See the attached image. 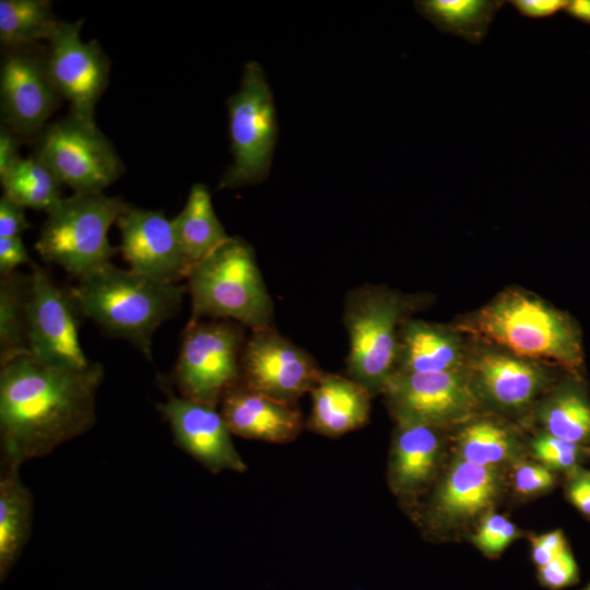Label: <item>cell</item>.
<instances>
[{
	"label": "cell",
	"mask_w": 590,
	"mask_h": 590,
	"mask_svg": "<svg viewBox=\"0 0 590 590\" xmlns=\"http://www.w3.org/2000/svg\"><path fill=\"white\" fill-rule=\"evenodd\" d=\"M101 363L79 369L45 366L21 355L0 370L1 462L22 465L50 455L96 422Z\"/></svg>",
	"instance_id": "cell-1"
},
{
	"label": "cell",
	"mask_w": 590,
	"mask_h": 590,
	"mask_svg": "<svg viewBox=\"0 0 590 590\" xmlns=\"http://www.w3.org/2000/svg\"><path fill=\"white\" fill-rule=\"evenodd\" d=\"M456 329L481 343L580 378L583 350L576 322L532 293L507 288L460 320Z\"/></svg>",
	"instance_id": "cell-2"
},
{
	"label": "cell",
	"mask_w": 590,
	"mask_h": 590,
	"mask_svg": "<svg viewBox=\"0 0 590 590\" xmlns=\"http://www.w3.org/2000/svg\"><path fill=\"white\" fill-rule=\"evenodd\" d=\"M70 290L83 317L107 334L128 340L149 359L155 331L178 312L185 293L178 283L160 282L111 262Z\"/></svg>",
	"instance_id": "cell-3"
},
{
	"label": "cell",
	"mask_w": 590,
	"mask_h": 590,
	"mask_svg": "<svg viewBox=\"0 0 590 590\" xmlns=\"http://www.w3.org/2000/svg\"><path fill=\"white\" fill-rule=\"evenodd\" d=\"M190 320H235L252 331L271 327L273 304L255 253L240 237H232L187 276Z\"/></svg>",
	"instance_id": "cell-4"
},
{
	"label": "cell",
	"mask_w": 590,
	"mask_h": 590,
	"mask_svg": "<svg viewBox=\"0 0 590 590\" xmlns=\"http://www.w3.org/2000/svg\"><path fill=\"white\" fill-rule=\"evenodd\" d=\"M129 206L122 198L103 192L62 197L46 212L35 249L44 261L79 280L110 262L117 248L107 234Z\"/></svg>",
	"instance_id": "cell-5"
},
{
	"label": "cell",
	"mask_w": 590,
	"mask_h": 590,
	"mask_svg": "<svg viewBox=\"0 0 590 590\" xmlns=\"http://www.w3.org/2000/svg\"><path fill=\"white\" fill-rule=\"evenodd\" d=\"M414 304L402 294L378 286L359 287L346 297L349 375L371 396L382 392L396 370L400 328Z\"/></svg>",
	"instance_id": "cell-6"
},
{
	"label": "cell",
	"mask_w": 590,
	"mask_h": 590,
	"mask_svg": "<svg viewBox=\"0 0 590 590\" xmlns=\"http://www.w3.org/2000/svg\"><path fill=\"white\" fill-rule=\"evenodd\" d=\"M226 104L233 163L219 189L256 185L269 174L278 139L273 96L258 62L245 64L239 90Z\"/></svg>",
	"instance_id": "cell-7"
},
{
	"label": "cell",
	"mask_w": 590,
	"mask_h": 590,
	"mask_svg": "<svg viewBox=\"0 0 590 590\" xmlns=\"http://www.w3.org/2000/svg\"><path fill=\"white\" fill-rule=\"evenodd\" d=\"M33 154L74 193H101L125 172L117 151L95 121L71 113L45 127Z\"/></svg>",
	"instance_id": "cell-8"
},
{
	"label": "cell",
	"mask_w": 590,
	"mask_h": 590,
	"mask_svg": "<svg viewBox=\"0 0 590 590\" xmlns=\"http://www.w3.org/2000/svg\"><path fill=\"white\" fill-rule=\"evenodd\" d=\"M244 344L241 328L231 320H190L174 368L180 396L216 406L241 381Z\"/></svg>",
	"instance_id": "cell-9"
},
{
	"label": "cell",
	"mask_w": 590,
	"mask_h": 590,
	"mask_svg": "<svg viewBox=\"0 0 590 590\" xmlns=\"http://www.w3.org/2000/svg\"><path fill=\"white\" fill-rule=\"evenodd\" d=\"M382 393L396 421H412L445 430L460 426L482 406L467 373H393Z\"/></svg>",
	"instance_id": "cell-10"
},
{
	"label": "cell",
	"mask_w": 590,
	"mask_h": 590,
	"mask_svg": "<svg viewBox=\"0 0 590 590\" xmlns=\"http://www.w3.org/2000/svg\"><path fill=\"white\" fill-rule=\"evenodd\" d=\"M28 303V352L39 364L79 369L91 364L79 339L83 317L71 290L58 285L33 263Z\"/></svg>",
	"instance_id": "cell-11"
},
{
	"label": "cell",
	"mask_w": 590,
	"mask_h": 590,
	"mask_svg": "<svg viewBox=\"0 0 590 590\" xmlns=\"http://www.w3.org/2000/svg\"><path fill=\"white\" fill-rule=\"evenodd\" d=\"M7 49L0 67L2 126L22 139L36 138L62 99L50 78L47 49Z\"/></svg>",
	"instance_id": "cell-12"
},
{
	"label": "cell",
	"mask_w": 590,
	"mask_h": 590,
	"mask_svg": "<svg viewBox=\"0 0 590 590\" xmlns=\"http://www.w3.org/2000/svg\"><path fill=\"white\" fill-rule=\"evenodd\" d=\"M241 382L278 402L294 405L323 374L314 358L273 328L253 330L245 342Z\"/></svg>",
	"instance_id": "cell-13"
},
{
	"label": "cell",
	"mask_w": 590,
	"mask_h": 590,
	"mask_svg": "<svg viewBox=\"0 0 590 590\" xmlns=\"http://www.w3.org/2000/svg\"><path fill=\"white\" fill-rule=\"evenodd\" d=\"M84 20L60 22L48 42L47 66L60 97L74 116L94 121L97 102L109 80L110 61L96 40L84 43Z\"/></svg>",
	"instance_id": "cell-14"
},
{
	"label": "cell",
	"mask_w": 590,
	"mask_h": 590,
	"mask_svg": "<svg viewBox=\"0 0 590 590\" xmlns=\"http://www.w3.org/2000/svg\"><path fill=\"white\" fill-rule=\"evenodd\" d=\"M469 347L465 373L481 402L506 411L529 408L553 381L548 365L477 342Z\"/></svg>",
	"instance_id": "cell-15"
},
{
	"label": "cell",
	"mask_w": 590,
	"mask_h": 590,
	"mask_svg": "<svg viewBox=\"0 0 590 590\" xmlns=\"http://www.w3.org/2000/svg\"><path fill=\"white\" fill-rule=\"evenodd\" d=\"M119 250L130 270L164 283L187 279L191 264L162 211L129 206L118 219Z\"/></svg>",
	"instance_id": "cell-16"
},
{
	"label": "cell",
	"mask_w": 590,
	"mask_h": 590,
	"mask_svg": "<svg viewBox=\"0 0 590 590\" xmlns=\"http://www.w3.org/2000/svg\"><path fill=\"white\" fill-rule=\"evenodd\" d=\"M157 409L168 422L176 444L210 472L247 470L232 432L215 406L170 392Z\"/></svg>",
	"instance_id": "cell-17"
},
{
	"label": "cell",
	"mask_w": 590,
	"mask_h": 590,
	"mask_svg": "<svg viewBox=\"0 0 590 590\" xmlns=\"http://www.w3.org/2000/svg\"><path fill=\"white\" fill-rule=\"evenodd\" d=\"M502 492L499 469L456 458L430 496L426 517L432 526L451 528L492 511Z\"/></svg>",
	"instance_id": "cell-18"
},
{
	"label": "cell",
	"mask_w": 590,
	"mask_h": 590,
	"mask_svg": "<svg viewBox=\"0 0 590 590\" xmlns=\"http://www.w3.org/2000/svg\"><path fill=\"white\" fill-rule=\"evenodd\" d=\"M444 430L412 421H397L388 462V483L403 500H413L439 471Z\"/></svg>",
	"instance_id": "cell-19"
},
{
	"label": "cell",
	"mask_w": 590,
	"mask_h": 590,
	"mask_svg": "<svg viewBox=\"0 0 590 590\" xmlns=\"http://www.w3.org/2000/svg\"><path fill=\"white\" fill-rule=\"evenodd\" d=\"M221 414L232 434L247 439L287 444L303 428L299 411L247 388L241 381L221 400Z\"/></svg>",
	"instance_id": "cell-20"
},
{
	"label": "cell",
	"mask_w": 590,
	"mask_h": 590,
	"mask_svg": "<svg viewBox=\"0 0 590 590\" xmlns=\"http://www.w3.org/2000/svg\"><path fill=\"white\" fill-rule=\"evenodd\" d=\"M469 347L456 328L406 318L400 328L394 373L464 370Z\"/></svg>",
	"instance_id": "cell-21"
},
{
	"label": "cell",
	"mask_w": 590,
	"mask_h": 590,
	"mask_svg": "<svg viewBox=\"0 0 590 590\" xmlns=\"http://www.w3.org/2000/svg\"><path fill=\"white\" fill-rule=\"evenodd\" d=\"M308 428L327 437H340L366 424L370 392L356 380L323 373L311 390Z\"/></svg>",
	"instance_id": "cell-22"
},
{
	"label": "cell",
	"mask_w": 590,
	"mask_h": 590,
	"mask_svg": "<svg viewBox=\"0 0 590 590\" xmlns=\"http://www.w3.org/2000/svg\"><path fill=\"white\" fill-rule=\"evenodd\" d=\"M19 464L1 462L0 470V579L3 581L28 542L33 497L20 477Z\"/></svg>",
	"instance_id": "cell-23"
},
{
	"label": "cell",
	"mask_w": 590,
	"mask_h": 590,
	"mask_svg": "<svg viewBox=\"0 0 590 590\" xmlns=\"http://www.w3.org/2000/svg\"><path fill=\"white\" fill-rule=\"evenodd\" d=\"M172 223L191 267L231 238L215 214L208 187L202 184L192 185L184 209Z\"/></svg>",
	"instance_id": "cell-24"
},
{
	"label": "cell",
	"mask_w": 590,
	"mask_h": 590,
	"mask_svg": "<svg viewBox=\"0 0 590 590\" xmlns=\"http://www.w3.org/2000/svg\"><path fill=\"white\" fill-rule=\"evenodd\" d=\"M542 432L590 446V400L579 378L554 386L538 406Z\"/></svg>",
	"instance_id": "cell-25"
},
{
	"label": "cell",
	"mask_w": 590,
	"mask_h": 590,
	"mask_svg": "<svg viewBox=\"0 0 590 590\" xmlns=\"http://www.w3.org/2000/svg\"><path fill=\"white\" fill-rule=\"evenodd\" d=\"M455 438L458 458L470 463L499 469L512 462L520 449L515 429L492 415L476 414L458 426Z\"/></svg>",
	"instance_id": "cell-26"
},
{
	"label": "cell",
	"mask_w": 590,
	"mask_h": 590,
	"mask_svg": "<svg viewBox=\"0 0 590 590\" xmlns=\"http://www.w3.org/2000/svg\"><path fill=\"white\" fill-rule=\"evenodd\" d=\"M505 3L503 0H418L414 5L442 33L480 44Z\"/></svg>",
	"instance_id": "cell-27"
},
{
	"label": "cell",
	"mask_w": 590,
	"mask_h": 590,
	"mask_svg": "<svg viewBox=\"0 0 590 590\" xmlns=\"http://www.w3.org/2000/svg\"><path fill=\"white\" fill-rule=\"evenodd\" d=\"M31 274L0 276V366L28 352Z\"/></svg>",
	"instance_id": "cell-28"
},
{
	"label": "cell",
	"mask_w": 590,
	"mask_h": 590,
	"mask_svg": "<svg viewBox=\"0 0 590 590\" xmlns=\"http://www.w3.org/2000/svg\"><path fill=\"white\" fill-rule=\"evenodd\" d=\"M47 0H1L0 42L7 49L38 45L50 40L58 30Z\"/></svg>",
	"instance_id": "cell-29"
},
{
	"label": "cell",
	"mask_w": 590,
	"mask_h": 590,
	"mask_svg": "<svg viewBox=\"0 0 590 590\" xmlns=\"http://www.w3.org/2000/svg\"><path fill=\"white\" fill-rule=\"evenodd\" d=\"M3 196L24 208L48 212L61 198V184L34 154L0 175Z\"/></svg>",
	"instance_id": "cell-30"
},
{
	"label": "cell",
	"mask_w": 590,
	"mask_h": 590,
	"mask_svg": "<svg viewBox=\"0 0 590 590\" xmlns=\"http://www.w3.org/2000/svg\"><path fill=\"white\" fill-rule=\"evenodd\" d=\"M531 453L544 467L566 475L581 467L588 447L541 432L531 441Z\"/></svg>",
	"instance_id": "cell-31"
},
{
	"label": "cell",
	"mask_w": 590,
	"mask_h": 590,
	"mask_svg": "<svg viewBox=\"0 0 590 590\" xmlns=\"http://www.w3.org/2000/svg\"><path fill=\"white\" fill-rule=\"evenodd\" d=\"M522 531L507 517L489 511L471 535L473 545L487 558H498Z\"/></svg>",
	"instance_id": "cell-32"
},
{
	"label": "cell",
	"mask_w": 590,
	"mask_h": 590,
	"mask_svg": "<svg viewBox=\"0 0 590 590\" xmlns=\"http://www.w3.org/2000/svg\"><path fill=\"white\" fill-rule=\"evenodd\" d=\"M536 579L541 587L548 590H563L579 582V566L569 545L550 563L536 568Z\"/></svg>",
	"instance_id": "cell-33"
},
{
	"label": "cell",
	"mask_w": 590,
	"mask_h": 590,
	"mask_svg": "<svg viewBox=\"0 0 590 590\" xmlns=\"http://www.w3.org/2000/svg\"><path fill=\"white\" fill-rule=\"evenodd\" d=\"M555 483V472L536 462H519L512 474L514 488L521 496L543 494L552 489Z\"/></svg>",
	"instance_id": "cell-34"
},
{
	"label": "cell",
	"mask_w": 590,
	"mask_h": 590,
	"mask_svg": "<svg viewBox=\"0 0 590 590\" xmlns=\"http://www.w3.org/2000/svg\"><path fill=\"white\" fill-rule=\"evenodd\" d=\"M564 492L568 503L590 520V470L579 467L566 474Z\"/></svg>",
	"instance_id": "cell-35"
},
{
	"label": "cell",
	"mask_w": 590,
	"mask_h": 590,
	"mask_svg": "<svg viewBox=\"0 0 590 590\" xmlns=\"http://www.w3.org/2000/svg\"><path fill=\"white\" fill-rule=\"evenodd\" d=\"M531 546V560L536 568L542 567L550 563L555 556H557L565 547L568 546V542L562 530H553L539 535H532L530 538Z\"/></svg>",
	"instance_id": "cell-36"
},
{
	"label": "cell",
	"mask_w": 590,
	"mask_h": 590,
	"mask_svg": "<svg viewBox=\"0 0 590 590\" xmlns=\"http://www.w3.org/2000/svg\"><path fill=\"white\" fill-rule=\"evenodd\" d=\"M25 208L2 196L0 199V237H22L31 227Z\"/></svg>",
	"instance_id": "cell-37"
},
{
	"label": "cell",
	"mask_w": 590,
	"mask_h": 590,
	"mask_svg": "<svg viewBox=\"0 0 590 590\" xmlns=\"http://www.w3.org/2000/svg\"><path fill=\"white\" fill-rule=\"evenodd\" d=\"M33 263L22 237H0V274L9 275L21 264Z\"/></svg>",
	"instance_id": "cell-38"
},
{
	"label": "cell",
	"mask_w": 590,
	"mask_h": 590,
	"mask_svg": "<svg viewBox=\"0 0 590 590\" xmlns=\"http://www.w3.org/2000/svg\"><path fill=\"white\" fill-rule=\"evenodd\" d=\"M509 3L522 16L529 19H544L565 10L566 0H511Z\"/></svg>",
	"instance_id": "cell-39"
},
{
	"label": "cell",
	"mask_w": 590,
	"mask_h": 590,
	"mask_svg": "<svg viewBox=\"0 0 590 590\" xmlns=\"http://www.w3.org/2000/svg\"><path fill=\"white\" fill-rule=\"evenodd\" d=\"M23 139L11 129L1 125L0 128V175L5 173L20 156V146Z\"/></svg>",
	"instance_id": "cell-40"
},
{
	"label": "cell",
	"mask_w": 590,
	"mask_h": 590,
	"mask_svg": "<svg viewBox=\"0 0 590 590\" xmlns=\"http://www.w3.org/2000/svg\"><path fill=\"white\" fill-rule=\"evenodd\" d=\"M565 11L575 20L590 25V0L568 1Z\"/></svg>",
	"instance_id": "cell-41"
},
{
	"label": "cell",
	"mask_w": 590,
	"mask_h": 590,
	"mask_svg": "<svg viewBox=\"0 0 590 590\" xmlns=\"http://www.w3.org/2000/svg\"><path fill=\"white\" fill-rule=\"evenodd\" d=\"M580 590H590V581L583 588H581Z\"/></svg>",
	"instance_id": "cell-42"
},
{
	"label": "cell",
	"mask_w": 590,
	"mask_h": 590,
	"mask_svg": "<svg viewBox=\"0 0 590 590\" xmlns=\"http://www.w3.org/2000/svg\"><path fill=\"white\" fill-rule=\"evenodd\" d=\"M588 456L590 457V446L588 447Z\"/></svg>",
	"instance_id": "cell-43"
}]
</instances>
